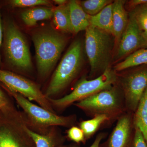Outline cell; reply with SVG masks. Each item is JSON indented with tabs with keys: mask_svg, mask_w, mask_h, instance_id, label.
<instances>
[{
	"mask_svg": "<svg viewBox=\"0 0 147 147\" xmlns=\"http://www.w3.org/2000/svg\"><path fill=\"white\" fill-rule=\"evenodd\" d=\"M3 38V28L2 25L1 17V12H0V48L2 42ZM1 63V57L0 55V65Z\"/></svg>",
	"mask_w": 147,
	"mask_h": 147,
	"instance_id": "obj_30",
	"label": "cell"
},
{
	"mask_svg": "<svg viewBox=\"0 0 147 147\" xmlns=\"http://www.w3.org/2000/svg\"><path fill=\"white\" fill-rule=\"evenodd\" d=\"M105 6L94 16H90V25L92 26L113 35V3Z\"/></svg>",
	"mask_w": 147,
	"mask_h": 147,
	"instance_id": "obj_16",
	"label": "cell"
},
{
	"mask_svg": "<svg viewBox=\"0 0 147 147\" xmlns=\"http://www.w3.org/2000/svg\"><path fill=\"white\" fill-rule=\"evenodd\" d=\"M4 49L6 57L12 68L29 71L32 62L28 46L23 34L12 21L4 26Z\"/></svg>",
	"mask_w": 147,
	"mask_h": 147,
	"instance_id": "obj_8",
	"label": "cell"
},
{
	"mask_svg": "<svg viewBox=\"0 0 147 147\" xmlns=\"http://www.w3.org/2000/svg\"><path fill=\"white\" fill-rule=\"evenodd\" d=\"M9 3L13 7H32L51 4V3L47 0H12L9 1Z\"/></svg>",
	"mask_w": 147,
	"mask_h": 147,
	"instance_id": "obj_24",
	"label": "cell"
},
{
	"mask_svg": "<svg viewBox=\"0 0 147 147\" xmlns=\"http://www.w3.org/2000/svg\"><path fill=\"white\" fill-rule=\"evenodd\" d=\"M132 11L142 34L147 41V4L137 7Z\"/></svg>",
	"mask_w": 147,
	"mask_h": 147,
	"instance_id": "obj_23",
	"label": "cell"
},
{
	"mask_svg": "<svg viewBox=\"0 0 147 147\" xmlns=\"http://www.w3.org/2000/svg\"><path fill=\"white\" fill-rule=\"evenodd\" d=\"M134 127L139 129L147 144V88L133 113Z\"/></svg>",
	"mask_w": 147,
	"mask_h": 147,
	"instance_id": "obj_17",
	"label": "cell"
},
{
	"mask_svg": "<svg viewBox=\"0 0 147 147\" xmlns=\"http://www.w3.org/2000/svg\"><path fill=\"white\" fill-rule=\"evenodd\" d=\"M134 128V147H147L146 142L141 131L139 129Z\"/></svg>",
	"mask_w": 147,
	"mask_h": 147,
	"instance_id": "obj_26",
	"label": "cell"
},
{
	"mask_svg": "<svg viewBox=\"0 0 147 147\" xmlns=\"http://www.w3.org/2000/svg\"><path fill=\"white\" fill-rule=\"evenodd\" d=\"M69 139L76 144H86V140L83 131L80 127L73 126L70 127L67 132Z\"/></svg>",
	"mask_w": 147,
	"mask_h": 147,
	"instance_id": "obj_25",
	"label": "cell"
},
{
	"mask_svg": "<svg viewBox=\"0 0 147 147\" xmlns=\"http://www.w3.org/2000/svg\"><path fill=\"white\" fill-rule=\"evenodd\" d=\"M133 115L127 112L120 116L107 141L99 147H134Z\"/></svg>",
	"mask_w": 147,
	"mask_h": 147,
	"instance_id": "obj_12",
	"label": "cell"
},
{
	"mask_svg": "<svg viewBox=\"0 0 147 147\" xmlns=\"http://www.w3.org/2000/svg\"><path fill=\"white\" fill-rule=\"evenodd\" d=\"M53 17L54 25L60 30L65 32H71L68 3L59 6L54 9Z\"/></svg>",
	"mask_w": 147,
	"mask_h": 147,
	"instance_id": "obj_20",
	"label": "cell"
},
{
	"mask_svg": "<svg viewBox=\"0 0 147 147\" xmlns=\"http://www.w3.org/2000/svg\"><path fill=\"white\" fill-rule=\"evenodd\" d=\"M113 3L110 0H86L80 3L82 8L88 15L94 16L108 5Z\"/></svg>",
	"mask_w": 147,
	"mask_h": 147,
	"instance_id": "obj_22",
	"label": "cell"
},
{
	"mask_svg": "<svg viewBox=\"0 0 147 147\" xmlns=\"http://www.w3.org/2000/svg\"><path fill=\"white\" fill-rule=\"evenodd\" d=\"M147 0H131L129 2V5L134 9L139 6L147 4Z\"/></svg>",
	"mask_w": 147,
	"mask_h": 147,
	"instance_id": "obj_28",
	"label": "cell"
},
{
	"mask_svg": "<svg viewBox=\"0 0 147 147\" xmlns=\"http://www.w3.org/2000/svg\"><path fill=\"white\" fill-rule=\"evenodd\" d=\"M105 136V134L104 133H100V134L97 135L95 139L93 142V144H92L91 146L90 147H99L100 146V143L101 141L104 139ZM79 144H72L69 146H68L67 147H79Z\"/></svg>",
	"mask_w": 147,
	"mask_h": 147,
	"instance_id": "obj_27",
	"label": "cell"
},
{
	"mask_svg": "<svg viewBox=\"0 0 147 147\" xmlns=\"http://www.w3.org/2000/svg\"><path fill=\"white\" fill-rule=\"evenodd\" d=\"M110 121L109 118L105 115H97L91 119L82 121L79 124V127L87 140L94 135L102 124Z\"/></svg>",
	"mask_w": 147,
	"mask_h": 147,
	"instance_id": "obj_21",
	"label": "cell"
},
{
	"mask_svg": "<svg viewBox=\"0 0 147 147\" xmlns=\"http://www.w3.org/2000/svg\"><path fill=\"white\" fill-rule=\"evenodd\" d=\"M58 147H67V146H63H63H60Z\"/></svg>",
	"mask_w": 147,
	"mask_h": 147,
	"instance_id": "obj_33",
	"label": "cell"
},
{
	"mask_svg": "<svg viewBox=\"0 0 147 147\" xmlns=\"http://www.w3.org/2000/svg\"><path fill=\"white\" fill-rule=\"evenodd\" d=\"M85 31V50L90 65L91 75L102 74L110 67L115 38L91 26Z\"/></svg>",
	"mask_w": 147,
	"mask_h": 147,
	"instance_id": "obj_5",
	"label": "cell"
},
{
	"mask_svg": "<svg viewBox=\"0 0 147 147\" xmlns=\"http://www.w3.org/2000/svg\"><path fill=\"white\" fill-rule=\"evenodd\" d=\"M117 78L116 71L110 67L97 78L90 80L84 77L76 84L69 94L59 98H48L53 106L58 110H63L74 102H79L91 96L108 89L115 85Z\"/></svg>",
	"mask_w": 147,
	"mask_h": 147,
	"instance_id": "obj_7",
	"label": "cell"
},
{
	"mask_svg": "<svg viewBox=\"0 0 147 147\" xmlns=\"http://www.w3.org/2000/svg\"><path fill=\"white\" fill-rule=\"evenodd\" d=\"M125 1L117 0L113 2V36L117 45L128 24L129 15L124 7Z\"/></svg>",
	"mask_w": 147,
	"mask_h": 147,
	"instance_id": "obj_14",
	"label": "cell"
},
{
	"mask_svg": "<svg viewBox=\"0 0 147 147\" xmlns=\"http://www.w3.org/2000/svg\"><path fill=\"white\" fill-rule=\"evenodd\" d=\"M121 85L127 111L134 113L147 88V65L140 66L123 76Z\"/></svg>",
	"mask_w": 147,
	"mask_h": 147,
	"instance_id": "obj_10",
	"label": "cell"
},
{
	"mask_svg": "<svg viewBox=\"0 0 147 147\" xmlns=\"http://www.w3.org/2000/svg\"><path fill=\"white\" fill-rule=\"evenodd\" d=\"M144 65H147V48L140 49L128 55L124 60L115 66L114 70L121 71Z\"/></svg>",
	"mask_w": 147,
	"mask_h": 147,
	"instance_id": "obj_19",
	"label": "cell"
},
{
	"mask_svg": "<svg viewBox=\"0 0 147 147\" xmlns=\"http://www.w3.org/2000/svg\"><path fill=\"white\" fill-rule=\"evenodd\" d=\"M5 105H4V104H3L2 103H1V102H0V108H1V107H3V106H5Z\"/></svg>",
	"mask_w": 147,
	"mask_h": 147,
	"instance_id": "obj_32",
	"label": "cell"
},
{
	"mask_svg": "<svg viewBox=\"0 0 147 147\" xmlns=\"http://www.w3.org/2000/svg\"><path fill=\"white\" fill-rule=\"evenodd\" d=\"M35 49L38 74L45 77L50 73L60 57L67 40L55 31L46 30L36 33L32 37Z\"/></svg>",
	"mask_w": 147,
	"mask_h": 147,
	"instance_id": "obj_6",
	"label": "cell"
},
{
	"mask_svg": "<svg viewBox=\"0 0 147 147\" xmlns=\"http://www.w3.org/2000/svg\"><path fill=\"white\" fill-rule=\"evenodd\" d=\"M117 46V59L147 48V41L139 29L132 11L129 14L128 24Z\"/></svg>",
	"mask_w": 147,
	"mask_h": 147,
	"instance_id": "obj_11",
	"label": "cell"
},
{
	"mask_svg": "<svg viewBox=\"0 0 147 147\" xmlns=\"http://www.w3.org/2000/svg\"><path fill=\"white\" fill-rule=\"evenodd\" d=\"M0 82L29 100H33L40 107L55 113L48 98L33 82L12 71L0 68Z\"/></svg>",
	"mask_w": 147,
	"mask_h": 147,
	"instance_id": "obj_9",
	"label": "cell"
},
{
	"mask_svg": "<svg viewBox=\"0 0 147 147\" xmlns=\"http://www.w3.org/2000/svg\"><path fill=\"white\" fill-rule=\"evenodd\" d=\"M27 131L34 141L36 147H58L63 145L64 140L61 136L57 134L55 127H51L47 134H38L33 131L28 127Z\"/></svg>",
	"mask_w": 147,
	"mask_h": 147,
	"instance_id": "obj_15",
	"label": "cell"
},
{
	"mask_svg": "<svg viewBox=\"0 0 147 147\" xmlns=\"http://www.w3.org/2000/svg\"><path fill=\"white\" fill-rule=\"evenodd\" d=\"M54 1L59 6L64 5L68 3L67 1L65 0H55Z\"/></svg>",
	"mask_w": 147,
	"mask_h": 147,
	"instance_id": "obj_31",
	"label": "cell"
},
{
	"mask_svg": "<svg viewBox=\"0 0 147 147\" xmlns=\"http://www.w3.org/2000/svg\"><path fill=\"white\" fill-rule=\"evenodd\" d=\"M74 105L90 115H105L110 121L118 119L127 111L123 92L115 85L76 102Z\"/></svg>",
	"mask_w": 147,
	"mask_h": 147,
	"instance_id": "obj_4",
	"label": "cell"
},
{
	"mask_svg": "<svg viewBox=\"0 0 147 147\" xmlns=\"http://www.w3.org/2000/svg\"><path fill=\"white\" fill-rule=\"evenodd\" d=\"M82 41H74L56 69L45 95L51 98L65 89L78 76L84 61Z\"/></svg>",
	"mask_w": 147,
	"mask_h": 147,
	"instance_id": "obj_3",
	"label": "cell"
},
{
	"mask_svg": "<svg viewBox=\"0 0 147 147\" xmlns=\"http://www.w3.org/2000/svg\"><path fill=\"white\" fill-rule=\"evenodd\" d=\"M11 101V100L9 99V97L7 96L2 90L0 88V102L4 105H7Z\"/></svg>",
	"mask_w": 147,
	"mask_h": 147,
	"instance_id": "obj_29",
	"label": "cell"
},
{
	"mask_svg": "<svg viewBox=\"0 0 147 147\" xmlns=\"http://www.w3.org/2000/svg\"><path fill=\"white\" fill-rule=\"evenodd\" d=\"M26 117L11 101L0 108V147H36Z\"/></svg>",
	"mask_w": 147,
	"mask_h": 147,
	"instance_id": "obj_2",
	"label": "cell"
},
{
	"mask_svg": "<svg viewBox=\"0 0 147 147\" xmlns=\"http://www.w3.org/2000/svg\"><path fill=\"white\" fill-rule=\"evenodd\" d=\"M54 9L46 7H34L27 9L21 13L22 20L27 26H35L38 21L50 19L53 17Z\"/></svg>",
	"mask_w": 147,
	"mask_h": 147,
	"instance_id": "obj_18",
	"label": "cell"
},
{
	"mask_svg": "<svg viewBox=\"0 0 147 147\" xmlns=\"http://www.w3.org/2000/svg\"><path fill=\"white\" fill-rule=\"evenodd\" d=\"M71 32L77 34L86 30L90 26V15L85 12L80 3L72 0L68 2Z\"/></svg>",
	"mask_w": 147,
	"mask_h": 147,
	"instance_id": "obj_13",
	"label": "cell"
},
{
	"mask_svg": "<svg viewBox=\"0 0 147 147\" xmlns=\"http://www.w3.org/2000/svg\"><path fill=\"white\" fill-rule=\"evenodd\" d=\"M1 87L10 96L13 98L18 105L24 110L27 117V124L29 128L39 131V134H47L53 127L61 126L71 127L74 126L76 121L75 115L68 116H59L40 106L32 103L26 98L9 88L1 84Z\"/></svg>",
	"mask_w": 147,
	"mask_h": 147,
	"instance_id": "obj_1",
	"label": "cell"
}]
</instances>
